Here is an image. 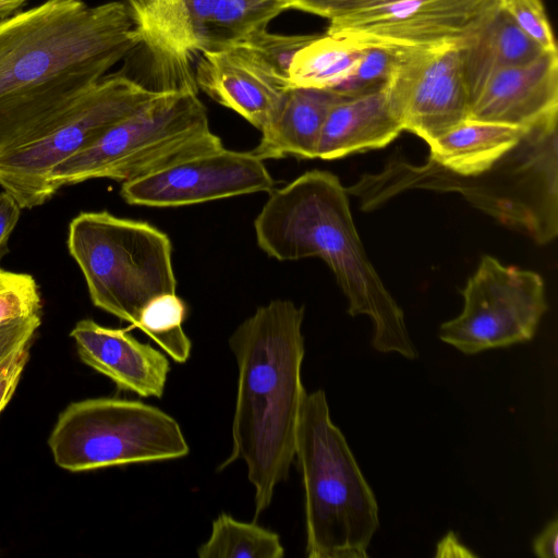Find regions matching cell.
Listing matches in <instances>:
<instances>
[{
	"mask_svg": "<svg viewBox=\"0 0 558 558\" xmlns=\"http://www.w3.org/2000/svg\"><path fill=\"white\" fill-rule=\"evenodd\" d=\"M318 35H280L257 31L221 49H229L283 90L291 88L289 71L296 52Z\"/></svg>",
	"mask_w": 558,
	"mask_h": 558,
	"instance_id": "d4e9b609",
	"label": "cell"
},
{
	"mask_svg": "<svg viewBox=\"0 0 558 558\" xmlns=\"http://www.w3.org/2000/svg\"><path fill=\"white\" fill-rule=\"evenodd\" d=\"M218 0H125L143 44L166 74L167 89L197 90L190 62L202 53ZM160 70V71H161Z\"/></svg>",
	"mask_w": 558,
	"mask_h": 558,
	"instance_id": "5bb4252c",
	"label": "cell"
},
{
	"mask_svg": "<svg viewBox=\"0 0 558 558\" xmlns=\"http://www.w3.org/2000/svg\"><path fill=\"white\" fill-rule=\"evenodd\" d=\"M275 180L251 151L225 147L192 157L146 177L122 183L131 204L180 207L256 192H270Z\"/></svg>",
	"mask_w": 558,
	"mask_h": 558,
	"instance_id": "4fadbf2b",
	"label": "cell"
},
{
	"mask_svg": "<svg viewBox=\"0 0 558 558\" xmlns=\"http://www.w3.org/2000/svg\"><path fill=\"white\" fill-rule=\"evenodd\" d=\"M557 121L529 128L515 147L475 175L452 173L429 158L416 166L396 156L345 191L360 199L363 210L408 190L458 192L499 222L546 244L558 233Z\"/></svg>",
	"mask_w": 558,
	"mask_h": 558,
	"instance_id": "277c9868",
	"label": "cell"
},
{
	"mask_svg": "<svg viewBox=\"0 0 558 558\" xmlns=\"http://www.w3.org/2000/svg\"><path fill=\"white\" fill-rule=\"evenodd\" d=\"M141 44L124 2L46 0L0 22V150L47 130Z\"/></svg>",
	"mask_w": 558,
	"mask_h": 558,
	"instance_id": "6da1fadb",
	"label": "cell"
},
{
	"mask_svg": "<svg viewBox=\"0 0 558 558\" xmlns=\"http://www.w3.org/2000/svg\"><path fill=\"white\" fill-rule=\"evenodd\" d=\"M40 323L37 314L0 326V364L16 350L32 344Z\"/></svg>",
	"mask_w": 558,
	"mask_h": 558,
	"instance_id": "4dcf8cb0",
	"label": "cell"
},
{
	"mask_svg": "<svg viewBox=\"0 0 558 558\" xmlns=\"http://www.w3.org/2000/svg\"><path fill=\"white\" fill-rule=\"evenodd\" d=\"M544 52L520 29L501 3L490 19L460 47L470 101L493 74L529 63Z\"/></svg>",
	"mask_w": 558,
	"mask_h": 558,
	"instance_id": "ffe728a7",
	"label": "cell"
},
{
	"mask_svg": "<svg viewBox=\"0 0 558 558\" xmlns=\"http://www.w3.org/2000/svg\"><path fill=\"white\" fill-rule=\"evenodd\" d=\"M502 0H393L329 21L327 34L393 51L461 47Z\"/></svg>",
	"mask_w": 558,
	"mask_h": 558,
	"instance_id": "8fae6325",
	"label": "cell"
},
{
	"mask_svg": "<svg viewBox=\"0 0 558 558\" xmlns=\"http://www.w3.org/2000/svg\"><path fill=\"white\" fill-rule=\"evenodd\" d=\"M527 129L468 118L427 143L428 158L452 173L475 175L515 147Z\"/></svg>",
	"mask_w": 558,
	"mask_h": 558,
	"instance_id": "44dd1931",
	"label": "cell"
},
{
	"mask_svg": "<svg viewBox=\"0 0 558 558\" xmlns=\"http://www.w3.org/2000/svg\"><path fill=\"white\" fill-rule=\"evenodd\" d=\"M70 336L81 360L119 389L145 398L162 397L170 363L161 351L125 329L104 327L92 319L77 322Z\"/></svg>",
	"mask_w": 558,
	"mask_h": 558,
	"instance_id": "2e32d148",
	"label": "cell"
},
{
	"mask_svg": "<svg viewBox=\"0 0 558 558\" xmlns=\"http://www.w3.org/2000/svg\"><path fill=\"white\" fill-rule=\"evenodd\" d=\"M384 88L344 97L331 107L320 132L316 158L332 160L381 148L403 131Z\"/></svg>",
	"mask_w": 558,
	"mask_h": 558,
	"instance_id": "ac0fdd59",
	"label": "cell"
},
{
	"mask_svg": "<svg viewBox=\"0 0 558 558\" xmlns=\"http://www.w3.org/2000/svg\"><path fill=\"white\" fill-rule=\"evenodd\" d=\"M343 96L322 88L291 87L266 126L257 146L251 150L260 160L288 156L316 158L326 117Z\"/></svg>",
	"mask_w": 558,
	"mask_h": 558,
	"instance_id": "d6986e66",
	"label": "cell"
},
{
	"mask_svg": "<svg viewBox=\"0 0 558 558\" xmlns=\"http://www.w3.org/2000/svg\"><path fill=\"white\" fill-rule=\"evenodd\" d=\"M48 445L57 465L71 472L173 460L190 452L180 424L138 400L94 398L69 404Z\"/></svg>",
	"mask_w": 558,
	"mask_h": 558,
	"instance_id": "ba28073f",
	"label": "cell"
},
{
	"mask_svg": "<svg viewBox=\"0 0 558 558\" xmlns=\"http://www.w3.org/2000/svg\"><path fill=\"white\" fill-rule=\"evenodd\" d=\"M286 10V0H218L206 26L205 50L221 49L266 28Z\"/></svg>",
	"mask_w": 558,
	"mask_h": 558,
	"instance_id": "cb8c5ba5",
	"label": "cell"
},
{
	"mask_svg": "<svg viewBox=\"0 0 558 558\" xmlns=\"http://www.w3.org/2000/svg\"><path fill=\"white\" fill-rule=\"evenodd\" d=\"M304 307L272 300L243 320L229 338L238 365L232 450L222 471L244 461L254 487L256 520L288 478L295 458V435L306 390L301 368L305 354Z\"/></svg>",
	"mask_w": 558,
	"mask_h": 558,
	"instance_id": "7a4b0ae2",
	"label": "cell"
},
{
	"mask_svg": "<svg viewBox=\"0 0 558 558\" xmlns=\"http://www.w3.org/2000/svg\"><path fill=\"white\" fill-rule=\"evenodd\" d=\"M197 88L262 131L278 110L284 92L229 49L199 53Z\"/></svg>",
	"mask_w": 558,
	"mask_h": 558,
	"instance_id": "e0dca14e",
	"label": "cell"
},
{
	"mask_svg": "<svg viewBox=\"0 0 558 558\" xmlns=\"http://www.w3.org/2000/svg\"><path fill=\"white\" fill-rule=\"evenodd\" d=\"M308 558H367L378 530L375 495L331 420L324 390L306 392L295 435Z\"/></svg>",
	"mask_w": 558,
	"mask_h": 558,
	"instance_id": "5b68a950",
	"label": "cell"
},
{
	"mask_svg": "<svg viewBox=\"0 0 558 558\" xmlns=\"http://www.w3.org/2000/svg\"><path fill=\"white\" fill-rule=\"evenodd\" d=\"M28 0H0V22L21 11Z\"/></svg>",
	"mask_w": 558,
	"mask_h": 558,
	"instance_id": "e575fe53",
	"label": "cell"
},
{
	"mask_svg": "<svg viewBox=\"0 0 558 558\" xmlns=\"http://www.w3.org/2000/svg\"><path fill=\"white\" fill-rule=\"evenodd\" d=\"M159 92L123 72L105 75L43 133L0 150V185L22 209L45 204L56 194L50 173L57 165L92 145Z\"/></svg>",
	"mask_w": 558,
	"mask_h": 558,
	"instance_id": "9c48e42d",
	"label": "cell"
},
{
	"mask_svg": "<svg viewBox=\"0 0 558 558\" xmlns=\"http://www.w3.org/2000/svg\"><path fill=\"white\" fill-rule=\"evenodd\" d=\"M396 51L380 47H363L351 73L332 92L354 97L383 89L392 71Z\"/></svg>",
	"mask_w": 558,
	"mask_h": 558,
	"instance_id": "4316f807",
	"label": "cell"
},
{
	"mask_svg": "<svg viewBox=\"0 0 558 558\" xmlns=\"http://www.w3.org/2000/svg\"><path fill=\"white\" fill-rule=\"evenodd\" d=\"M283 555L276 532L255 522L238 521L225 512L213 521L209 538L197 548L199 558H281Z\"/></svg>",
	"mask_w": 558,
	"mask_h": 558,
	"instance_id": "603a6c76",
	"label": "cell"
},
{
	"mask_svg": "<svg viewBox=\"0 0 558 558\" xmlns=\"http://www.w3.org/2000/svg\"><path fill=\"white\" fill-rule=\"evenodd\" d=\"M363 47L341 37L318 35L294 56L289 80L291 87L333 89L351 73Z\"/></svg>",
	"mask_w": 558,
	"mask_h": 558,
	"instance_id": "7402d4cb",
	"label": "cell"
},
{
	"mask_svg": "<svg viewBox=\"0 0 558 558\" xmlns=\"http://www.w3.org/2000/svg\"><path fill=\"white\" fill-rule=\"evenodd\" d=\"M258 246L278 260L322 258L348 300L351 316L373 324V348L415 360L401 307L369 262L339 179L322 170L306 171L274 189L254 221Z\"/></svg>",
	"mask_w": 558,
	"mask_h": 558,
	"instance_id": "3957f363",
	"label": "cell"
},
{
	"mask_svg": "<svg viewBox=\"0 0 558 558\" xmlns=\"http://www.w3.org/2000/svg\"><path fill=\"white\" fill-rule=\"evenodd\" d=\"M384 89L403 130L426 143L469 118L471 101L460 47L396 51Z\"/></svg>",
	"mask_w": 558,
	"mask_h": 558,
	"instance_id": "7c38bea8",
	"label": "cell"
},
{
	"mask_svg": "<svg viewBox=\"0 0 558 558\" xmlns=\"http://www.w3.org/2000/svg\"><path fill=\"white\" fill-rule=\"evenodd\" d=\"M31 344L25 345L0 364V413L12 398L28 361Z\"/></svg>",
	"mask_w": 558,
	"mask_h": 558,
	"instance_id": "1f68e13d",
	"label": "cell"
},
{
	"mask_svg": "<svg viewBox=\"0 0 558 558\" xmlns=\"http://www.w3.org/2000/svg\"><path fill=\"white\" fill-rule=\"evenodd\" d=\"M21 209L10 193L4 190L0 193V264L9 252V240L20 219Z\"/></svg>",
	"mask_w": 558,
	"mask_h": 558,
	"instance_id": "d6a6232c",
	"label": "cell"
},
{
	"mask_svg": "<svg viewBox=\"0 0 558 558\" xmlns=\"http://www.w3.org/2000/svg\"><path fill=\"white\" fill-rule=\"evenodd\" d=\"M223 147L197 90H161L96 142L57 165L54 192L92 179L130 182Z\"/></svg>",
	"mask_w": 558,
	"mask_h": 558,
	"instance_id": "8992f818",
	"label": "cell"
},
{
	"mask_svg": "<svg viewBox=\"0 0 558 558\" xmlns=\"http://www.w3.org/2000/svg\"><path fill=\"white\" fill-rule=\"evenodd\" d=\"M461 314L442 323L438 337L464 354L533 339L547 311L543 278L485 255L462 291Z\"/></svg>",
	"mask_w": 558,
	"mask_h": 558,
	"instance_id": "30bf717a",
	"label": "cell"
},
{
	"mask_svg": "<svg viewBox=\"0 0 558 558\" xmlns=\"http://www.w3.org/2000/svg\"><path fill=\"white\" fill-rule=\"evenodd\" d=\"M186 306L175 293L151 300L142 311L136 328L153 339L174 362L189 360L192 342L182 328Z\"/></svg>",
	"mask_w": 558,
	"mask_h": 558,
	"instance_id": "484cf974",
	"label": "cell"
},
{
	"mask_svg": "<svg viewBox=\"0 0 558 558\" xmlns=\"http://www.w3.org/2000/svg\"><path fill=\"white\" fill-rule=\"evenodd\" d=\"M41 313L36 280L24 272L0 268V326Z\"/></svg>",
	"mask_w": 558,
	"mask_h": 558,
	"instance_id": "83f0119b",
	"label": "cell"
},
{
	"mask_svg": "<svg viewBox=\"0 0 558 558\" xmlns=\"http://www.w3.org/2000/svg\"><path fill=\"white\" fill-rule=\"evenodd\" d=\"M533 551L539 558H557L558 556V520L549 521L534 538Z\"/></svg>",
	"mask_w": 558,
	"mask_h": 558,
	"instance_id": "836d02e7",
	"label": "cell"
},
{
	"mask_svg": "<svg viewBox=\"0 0 558 558\" xmlns=\"http://www.w3.org/2000/svg\"><path fill=\"white\" fill-rule=\"evenodd\" d=\"M502 8L520 29L545 51H558L542 0H502Z\"/></svg>",
	"mask_w": 558,
	"mask_h": 558,
	"instance_id": "f1b7e54d",
	"label": "cell"
},
{
	"mask_svg": "<svg viewBox=\"0 0 558 558\" xmlns=\"http://www.w3.org/2000/svg\"><path fill=\"white\" fill-rule=\"evenodd\" d=\"M68 248L93 304L133 327L151 300L175 293L171 241L147 222L83 211L70 222Z\"/></svg>",
	"mask_w": 558,
	"mask_h": 558,
	"instance_id": "52a82bcc",
	"label": "cell"
},
{
	"mask_svg": "<svg viewBox=\"0 0 558 558\" xmlns=\"http://www.w3.org/2000/svg\"><path fill=\"white\" fill-rule=\"evenodd\" d=\"M393 0H286L287 9L315 14L329 21Z\"/></svg>",
	"mask_w": 558,
	"mask_h": 558,
	"instance_id": "f546056e",
	"label": "cell"
},
{
	"mask_svg": "<svg viewBox=\"0 0 558 558\" xmlns=\"http://www.w3.org/2000/svg\"><path fill=\"white\" fill-rule=\"evenodd\" d=\"M558 118V51L493 74L473 97L469 119L531 128Z\"/></svg>",
	"mask_w": 558,
	"mask_h": 558,
	"instance_id": "9a60e30c",
	"label": "cell"
}]
</instances>
